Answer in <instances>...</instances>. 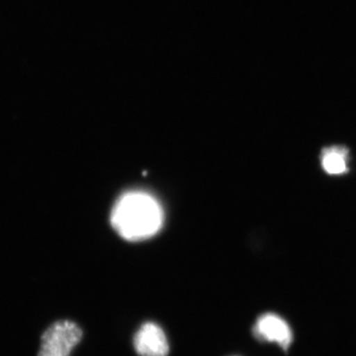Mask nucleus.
I'll return each instance as SVG.
<instances>
[{"instance_id":"nucleus-1","label":"nucleus","mask_w":356,"mask_h":356,"mask_svg":"<svg viewBox=\"0 0 356 356\" xmlns=\"http://www.w3.org/2000/svg\"><path fill=\"white\" fill-rule=\"evenodd\" d=\"M111 222L119 235L126 240H145L156 235L163 226V208L151 194L128 192L115 204Z\"/></svg>"},{"instance_id":"nucleus-2","label":"nucleus","mask_w":356,"mask_h":356,"mask_svg":"<svg viewBox=\"0 0 356 356\" xmlns=\"http://www.w3.org/2000/svg\"><path fill=\"white\" fill-rule=\"evenodd\" d=\"M83 334L81 327L72 321H58L42 334L38 356H70Z\"/></svg>"},{"instance_id":"nucleus-3","label":"nucleus","mask_w":356,"mask_h":356,"mask_svg":"<svg viewBox=\"0 0 356 356\" xmlns=\"http://www.w3.org/2000/svg\"><path fill=\"white\" fill-rule=\"evenodd\" d=\"M136 353L140 356H168L170 353L165 332L154 323H145L134 337Z\"/></svg>"},{"instance_id":"nucleus-4","label":"nucleus","mask_w":356,"mask_h":356,"mask_svg":"<svg viewBox=\"0 0 356 356\" xmlns=\"http://www.w3.org/2000/svg\"><path fill=\"white\" fill-rule=\"evenodd\" d=\"M254 332L259 339L277 343L283 350H287L292 343V331L289 325L274 314H264L257 318Z\"/></svg>"},{"instance_id":"nucleus-5","label":"nucleus","mask_w":356,"mask_h":356,"mask_svg":"<svg viewBox=\"0 0 356 356\" xmlns=\"http://www.w3.org/2000/svg\"><path fill=\"white\" fill-rule=\"evenodd\" d=\"M348 151L343 147H325L321 161L325 172L329 175H343L348 172Z\"/></svg>"}]
</instances>
